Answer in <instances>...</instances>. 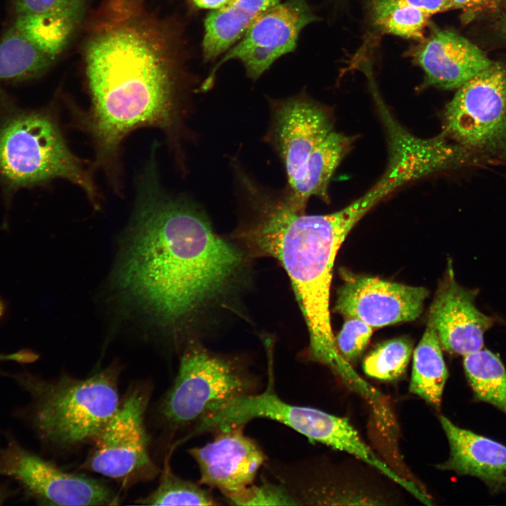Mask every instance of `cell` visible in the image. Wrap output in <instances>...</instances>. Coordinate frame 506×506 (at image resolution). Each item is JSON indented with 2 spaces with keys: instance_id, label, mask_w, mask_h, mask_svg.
<instances>
[{
  "instance_id": "1",
  "label": "cell",
  "mask_w": 506,
  "mask_h": 506,
  "mask_svg": "<svg viewBox=\"0 0 506 506\" xmlns=\"http://www.w3.org/2000/svg\"><path fill=\"white\" fill-rule=\"evenodd\" d=\"M177 30L144 0H102L86 30L84 62L91 99L87 127L100 158L143 126L175 121Z\"/></svg>"
},
{
  "instance_id": "2",
  "label": "cell",
  "mask_w": 506,
  "mask_h": 506,
  "mask_svg": "<svg viewBox=\"0 0 506 506\" xmlns=\"http://www.w3.org/2000/svg\"><path fill=\"white\" fill-rule=\"evenodd\" d=\"M150 176L113 283L123 304L171 332L224 288L242 257L196 208L164 195Z\"/></svg>"
},
{
  "instance_id": "3",
  "label": "cell",
  "mask_w": 506,
  "mask_h": 506,
  "mask_svg": "<svg viewBox=\"0 0 506 506\" xmlns=\"http://www.w3.org/2000/svg\"><path fill=\"white\" fill-rule=\"evenodd\" d=\"M240 181L257 214L248 238L288 274L306 323L312 357L347 377L353 370L337 347L330 323L332 267L346 235L382 200V193L372 187L335 212L307 215L292 207L285 197L263 191L248 177L240 176Z\"/></svg>"
},
{
  "instance_id": "4",
  "label": "cell",
  "mask_w": 506,
  "mask_h": 506,
  "mask_svg": "<svg viewBox=\"0 0 506 506\" xmlns=\"http://www.w3.org/2000/svg\"><path fill=\"white\" fill-rule=\"evenodd\" d=\"M272 109L271 138L286 171V200L301 212L313 196L327 202L329 183L352 139L335 131L327 113L302 96L275 101Z\"/></svg>"
},
{
  "instance_id": "5",
  "label": "cell",
  "mask_w": 506,
  "mask_h": 506,
  "mask_svg": "<svg viewBox=\"0 0 506 506\" xmlns=\"http://www.w3.org/2000/svg\"><path fill=\"white\" fill-rule=\"evenodd\" d=\"M58 178L81 187L97 205L92 179L51 114L18 107L0 87V182L11 193Z\"/></svg>"
},
{
  "instance_id": "6",
  "label": "cell",
  "mask_w": 506,
  "mask_h": 506,
  "mask_svg": "<svg viewBox=\"0 0 506 506\" xmlns=\"http://www.w3.org/2000/svg\"><path fill=\"white\" fill-rule=\"evenodd\" d=\"M15 377L32 396V420L40 438L60 448L92 443L121 403L113 367L85 379Z\"/></svg>"
},
{
  "instance_id": "7",
  "label": "cell",
  "mask_w": 506,
  "mask_h": 506,
  "mask_svg": "<svg viewBox=\"0 0 506 506\" xmlns=\"http://www.w3.org/2000/svg\"><path fill=\"white\" fill-rule=\"evenodd\" d=\"M260 417L279 422L311 440L353 455L363 462L372 457V450L347 418L287 403L270 389L261 394L240 396L214 406L194 425L190 436L244 425Z\"/></svg>"
},
{
  "instance_id": "8",
  "label": "cell",
  "mask_w": 506,
  "mask_h": 506,
  "mask_svg": "<svg viewBox=\"0 0 506 506\" xmlns=\"http://www.w3.org/2000/svg\"><path fill=\"white\" fill-rule=\"evenodd\" d=\"M443 133L484 163L506 165V67L493 63L457 89Z\"/></svg>"
},
{
  "instance_id": "9",
  "label": "cell",
  "mask_w": 506,
  "mask_h": 506,
  "mask_svg": "<svg viewBox=\"0 0 506 506\" xmlns=\"http://www.w3.org/2000/svg\"><path fill=\"white\" fill-rule=\"evenodd\" d=\"M252 385L250 377L235 364L193 346L181 358L160 412L173 427L195 424L214 406L250 394Z\"/></svg>"
},
{
  "instance_id": "10",
  "label": "cell",
  "mask_w": 506,
  "mask_h": 506,
  "mask_svg": "<svg viewBox=\"0 0 506 506\" xmlns=\"http://www.w3.org/2000/svg\"><path fill=\"white\" fill-rule=\"evenodd\" d=\"M147 403V394L140 389L127 394L91 443L93 447L81 468L123 484L154 477L158 469L148 452L144 425Z\"/></svg>"
},
{
  "instance_id": "11",
  "label": "cell",
  "mask_w": 506,
  "mask_h": 506,
  "mask_svg": "<svg viewBox=\"0 0 506 506\" xmlns=\"http://www.w3.org/2000/svg\"><path fill=\"white\" fill-rule=\"evenodd\" d=\"M0 475L11 477L39 504L62 506L111 505L117 497L105 483L63 471L11 441L0 449Z\"/></svg>"
},
{
  "instance_id": "12",
  "label": "cell",
  "mask_w": 506,
  "mask_h": 506,
  "mask_svg": "<svg viewBox=\"0 0 506 506\" xmlns=\"http://www.w3.org/2000/svg\"><path fill=\"white\" fill-rule=\"evenodd\" d=\"M316 20L307 0H286L270 8L225 54L206 79L203 89H208L214 72L223 63L233 59L242 63L250 78H258L275 60L293 51L302 29Z\"/></svg>"
},
{
  "instance_id": "13",
  "label": "cell",
  "mask_w": 506,
  "mask_h": 506,
  "mask_svg": "<svg viewBox=\"0 0 506 506\" xmlns=\"http://www.w3.org/2000/svg\"><path fill=\"white\" fill-rule=\"evenodd\" d=\"M343 285L334 308L346 318L359 319L372 327L411 321L422 313L429 295L423 287L389 282L342 271Z\"/></svg>"
},
{
  "instance_id": "14",
  "label": "cell",
  "mask_w": 506,
  "mask_h": 506,
  "mask_svg": "<svg viewBox=\"0 0 506 506\" xmlns=\"http://www.w3.org/2000/svg\"><path fill=\"white\" fill-rule=\"evenodd\" d=\"M478 292L457 282L449 259L427 321L434 326L442 348L450 353L465 356L483 349L484 335L494 320L476 308Z\"/></svg>"
},
{
  "instance_id": "15",
  "label": "cell",
  "mask_w": 506,
  "mask_h": 506,
  "mask_svg": "<svg viewBox=\"0 0 506 506\" xmlns=\"http://www.w3.org/2000/svg\"><path fill=\"white\" fill-rule=\"evenodd\" d=\"M242 427L219 430L212 441L188 450L198 466L200 482L219 489L226 498L252 485L265 460L264 453L244 434Z\"/></svg>"
},
{
  "instance_id": "16",
  "label": "cell",
  "mask_w": 506,
  "mask_h": 506,
  "mask_svg": "<svg viewBox=\"0 0 506 506\" xmlns=\"http://www.w3.org/2000/svg\"><path fill=\"white\" fill-rule=\"evenodd\" d=\"M428 85L458 89L492 62L475 44L449 30L434 29L411 51Z\"/></svg>"
},
{
  "instance_id": "17",
  "label": "cell",
  "mask_w": 506,
  "mask_h": 506,
  "mask_svg": "<svg viewBox=\"0 0 506 506\" xmlns=\"http://www.w3.org/2000/svg\"><path fill=\"white\" fill-rule=\"evenodd\" d=\"M13 27L56 59L84 17L86 0H8Z\"/></svg>"
},
{
  "instance_id": "18",
  "label": "cell",
  "mask_w": 506,
  "mask_h": 506,
  "mask_svg": "<svg viewBox=\"0 0 506 506\" xmlns=\"http://www.w3.org/2000/svg\"><path fill=\"white\" fill-rule=\"evenodd\" d=\"M449 444L448 458L438 467L481 480L494 493H506V446L461 428L440 415Z\"/></svg>"
},
{
  "instance_id": "19",
  "label": "cell",
  "mask_w": 506,
  "mask_h": 506,
  "mask_svg": "<svg viewBox=\"0 0 506 506\" xmlns=\"http://www.w3.org/2000/svg\"><path fill=\"white\" fill-rule=\"evenodd\" d=\"M280 0H228L207 14L202 52L205 60L215 59L238 41L263 13Z\"/></svg>"
},
{
  "instance_id": "20",
  "label": "cell",
  "mask_w": 506,
  "mask_h": 506,
  "mask_svg": "<svg viewBox=\"0 0 506 506\" xmlns=\"http://www.w3.org/2000/svg\"><path fill=\"white\" fill-rule=\"evenodd\" d=\"M437 333L427 321L424 332L413 352L409 390L439 408L448 376Z\"/></svg>"
},
{
  "instance_id": "21",
  "label": "cell",
  "mask_w": 506,
  "mask_h": 506,
  "mask_svg": "<svg viewBox=\"0 0 506 506\" xmlns=\"http://www.w3.org/2000/svg\"><path fill=\"white\" fill-rule=\"evenodd\" d=\"M53 61L9 25L0 37V83L38 78Z\"/></svg>"
},
{
  "instance_id": "22",
  "label": "cell",
  "mask_w": 506,
  "mask_h": 506,
  "mask_svg": "<svg viewBox=\"0 0 506 506\" xmlns=\"http://www.w3.org/2000/svg\"><path fill=\"white\" fill-rule=\"evenodd\" d=\"M463 367L475 398L506 415V369L499 356L481 349L465 356Z\"/></svg>"
},
{
  "instance_id": "23",
  "label": "cell",
  "mask_w": 506,
  "mask_h": 506,
  "mask_svg": "<svg viewBox=\"0 0 506 506\" xmlns=\"http://www.w3.org/2000/svg\"><path fill=\"white\" fill-rule=\"evenodd\" d=\"M374 24L384 32L406 39H422L429 13L401 4L370 3Z\"/></svg>"
},
{
  "instance_id": "24",
  "label": "cell",
  "mask_w": 506,
  "mask_h": 506,
  "mask_svg": "<svg viewBox=\"0 0 506 506\" xmlns=\"http://www.w3.org/2000/svg\"><path fill=\"white\" fill-rule=\"evenodd\" d=\"M136 503L145 505H215L212 493L175 475L166 465L157 488Z\"/></svg>"
},
{
  "instance_id": "25",
  "label": "cell",
  "mask_w": 506,
  "mask_h": 506,
  "mask_svg": "<svg viewBox=\"0 0 506 506\" xmlns=\"http://www.w3.org/2000/svg\"><path fill=\"white\" fill-rule=\"evenodd\" d=\"M413 351L412 343L396 338L379 344L363 362L364 372L383 381L398 379L405 373Z\"/></svg>"
},
{
  "instance_id": "26",
  "label": "cell",
  "mask_w": 506,
  "mask_h": 506,
  "mask_svg": "<svg viewBox=\"0 0 506 506\" xmlns=\"http://www.w3.org/2000/svg\"><path fill=\"white\" fill-rule=\"evenodd\" d=\"M372 334V327L365 322L349 318L335 338L337 347L347 361H356L363 353Z\"/></svg>"
},
{
  "instance_id": "27",
  "label": "cell",
  "mask_w": 506,
  "mask_h": 506,
  "mask_svg": "<svg viewBox=\"0 0 506 506\" xmlns=\"http://www.w3.org/2000/svg\"><path fill=\"white\" fill-rule=\"evenodd\" d=\"M238 505H297V500L287 490L271 484L250 485L240 493L227 498Z\"/></svg>"
},
{
  "instance_id": "28",
  "label": "cell",
  "mask_w": 506,
  "mask_h": 506,
  "mask_svg": "<svg viewBox=\"0 0 506 506\" xmlns=\"http://www.w3.org/2000/svg\"><path fill=\"white\" fill-rule=\"evenodd\" d=\"M370 3L406 4L422 10L431 15L453 10L449 0H371Z\"/></svg>"
},
{
  "instance_id": "29",
  "label": "cell",
  "mask_w": 506,
  "mask_h": 506,
  "mask_svg": "<svg viewBox=\"0 0 506 506\" xmlns=\"http://www.w3.org/2000/svg\"><path fill=\"white\" fill-rule=\"evenodd\" d=\"M501 0H449L453 9H460L465 15H474L490 9Z\"/></svg>"
},
{
  "instance_id": "30",
  "label": "cell",
  "mask_w": 506,
  "mask_h": 506,
  "mask_svg": "<svg viewBox=\"0 0 506 506\" xmlns=\"http://www.w3.org/2000/svg\"><path fill=\"white\" fill-rule=\"evenodd\" d=\"M37 356L28 351H21L11 354H0V361H15L21 363H30L35 361Z\"/></svg>"
},
{
  "instance_id": "31",
  "label": "cell",
  "mask_w": 506,
  "mask_h": 506,
  "mask_svg": "<svg viewBox=\"0 0 506 506\" xmlns=\"http://www.w3.org/2000/svg\"><path fill=\"white\" fill-rule=\"evenodd\" d=\"M228 0H191L197 8L216 10L222 7Z\"/></svg>"
},
{
  "instance_id": "32",
  "label": "cell",
  "mask_w": 506,
  "mask_h": 506,
  "mask_svg": "<svg viewBox=\"0 0 506 506\" xmlns=\"http://www.w3.org/2000/svg\"><path fill=\"white\" fill-rule=\"evenodd\" d=\"M387 115H389V113L387 112L386 110L382 112V117H384V116ZM447 137H448V136H447ZM449 139H450V138H449ZM450 140H451V139H450ZM451 141H452V140H451ZM454 142H455V141H454ZM455 143H456V142H455ZM458 145H460V144H458ZM460 146L464 149V150H465V154H466V161H465V165H464L463 167H469V166L471 164L472 161V155L470 154V153H469L465 148H464V147L462 146V145H460Z\"/></svg>"
},
{
  "instance_id": "33",
  "label": "cell",
  "mask_w": 506,
  "mask_h": 506,
  "mask_svg": "<svg viewBox=\"0 0 506 506\" xmlns=\"http://www.w3.org/2000/svg\"><path fill=\"white\" fill-rule=\"evenodd\" d=\"M500 29L502 32L506 36V10L501 20Z\"/></svg>"
},
{
  "instance_id": "34",
  "label": "cell",
  "mask_w": 506,
  "mask_h": 506,
  "mask_svg": "<svg viewBox=\"0 0 506 506\" xmlns=\"http://www.w3.org/2000/svg\"><path fill=\"white\" fill-rule=\"evenodd\" d=\"M384 111H385V109H384V108L383 107V108H381V114H382V112H384ZM443 134H444V133H443ZM445 135H446V134H445ZM464 148H465V147H464ZM466 149H467V148H466ZM467 150L470 153V154L472 155V163H471V164H470L469 166H474V165L476 164V162H477L476 158V157H475L469 150Z\"/></svg>"
},
{
  "instance_id": "35",
  "label": "cell",
  "mask_w": 506,
  "mask_h": 506,
  "mask_svg": "<svg viewBox=\"0 0 506 506\" xmlns=\"http://www.w3.org/2000/svg\"><path fill=\"white\" fill-rule=\"evenodd\" d=\"M4 311V306L2 301L0 299V318L2 316Z\"/></svg>"
},
{
  "instance_id": "36",
  "label": "cell",
  "mask_w": 506,
  "mask_h": 506,
  "mask_svg": "<svg viewBox=\"0 0 506 506\" xmlns=\"http://www.w3.org/2000/svg\"><path fill=\"white\" fill-rule=\"evenodd\" d=\"M383 107H384V106H382L381 108H383ZM467 150H468V149H467ZM470 152H471V151H470ZM471 153H472V152H471ZM472 154H473V153H472ZM473 155L476 157V160H477V162H476V165H479L480 161H479V158H478L474 154H473Z\"/></svg>"
},
{
  "instance_id": "37",
  "label": "cell",
  "mask_w": 506,
  "mask_h": 506,
  "mask_svg": "<svg viewBox=\"0 0 506 506\" xmlns=\"http://www.w3.org/2000/svg\"><path fill=\"white\" fill-rule=\"evenodd\" d=\"M1 496H2V495H0V500H4V498H1Z\"/></svg>"
}]
</instances>
